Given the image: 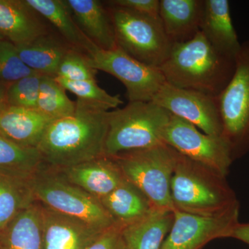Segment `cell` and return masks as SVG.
I'll use <instances>...</instances> for the list:
<instances>
[{"mask_svg": "<svg viewBox=\"0 0 249 249\" xmlns=\"http://www.w3.org/2000/svg\"><path fill=\"white\" fill-rule=\"evenodd\" d=\"M105 3L160 19V0H111Z\"/></svg>", "mask_w": 249, "mask_h": 249, "instance_id": "cell-33", "label": "cell"}, {"mask_svg": "<svg viewBox=\"0 0 249 249\" xmlns=\"http://www.w3.org/2000/svg\"><path fill=\"white\" fill-rule=\"evenodd\" d=\"M16 46L19 57L29 68L53 78L62 58L71 48L53 31L30 42Z\"/></svg>", "mask_w": 249, "mask_h": 249, "instance_id": "cell-21", "label": "cell"}, {"mask_svg": "<svg viewBox=\"0 0 249 249\" xmlns=\"http://www.w3.org/2000/svg\"><path fill=\"white\" fill-rule=\"evenodd\" d=\"M55 80L66 89L76 95L78 99L100 105L110 109H117L124 103L119 95L109 94L106 90L98 86L96 80L71 81L55 78Z\"/></svg>", "mask_w": 249, "mask_h": 249, "instance_id": "cell-28", "label": "cell"}, {"mask_svg": "<svg viewBox=\"0 0 249 249\" xmlns=\"http://www.w3.org/2000/svg\"><path fill=\"white\" fill-rule=\"evenodd\" d=\"M54 169L67 181L99 200L125 179L116 160L107 156L66 168Z\"/></svg>", "mask_w": 249, "mask_h": 249, "instance_id": "cell-14", "label": "cell"}, {"mask_svg": "<svg viewBox=\"0 0 249 249\" xmlns=\"http://www.w3.org/2000/svg\"><path fill=\"white\" fill-rule=\"evenodd\" d=\"M159 68L170 84L217 97L231 80L235 62L218 52L199 31L187 42L174 44Z\"/></svg>", "mask_w": 249, "mask_h": 249, "instance_id": "cell-2", "label": "cell"}, {"mask_svg": "<svg viewBox=\"0 0 249 249\" xmlns=\"http://www.w3.org/2000/svg\"><path fill=\"white\" fill-rule=\"evenodd\" d=\"M51 25L64 41L90 58L99 49L85 36L73 18L66 0H26Z\"/></svg>", "mask_w": 249, "mask_h": 249, "instance_id": "cell-20", "label": "cell"}, {"mask_svg": "<svg viewBox=\"0 0 249 249\" xmlns=\"http://www.w3.org/2000/svg\"><path fill=\"white\" fill-rule=\"evenodd\" d=\"M100 201L116 224L122 227L137 222L156 209L145 195L126 178Z\"/></svg>", "mask_w": 249, "mask_h": 249, "instance_id": "cell-23", "label": "cell"}, {"mask_svg": "<svg viewBox=\"0 0 249 249\" xmlns=\"http://www.w3.org/2000/svg\"><path fill=\"white\" fill-rule=\"evenodd\" d=\"M91 67L115 77L124 84L129 102H150L165 82L158 67L139 61L120 47L98 50L89 58Z\"/></svg>", "mask_w": 249, "mask_h": 249, "instance_id": "cell-10", "label": "cell"}, {"mask_svg": "<svg viewBox=\"0 0 249 249\" xmlns=\"http://www.w3.org/2000/svg\"><path fill=\"white\" fill-rule=\"evenodd\" d=\"M178 156L173 147L161 143L111 157L124 178L137 187L156 209L174 210L170 186Z\"/></svg>", "mask_w": 249, "mask_h": 249, "instance_id": "cell-6", "label": "cell"}, {"mask_svg": "<svg viewBox=\"0 0 249 249\" xmlns=\"http://www.w3.org/2000/svg\"><path fill=\"white\" fill-rule=\"evenodd\" d=\"M96 72L97 70L91 67L88 55L71 48L62 58L55 78L71 81L96 80Z\"/></svg>", "mask_w": 249, "mask_h": 249, "instance_id": "cell-31", "label": "cell"}, {"mask_svg": "<svg viewBox=\"0 0 249 249\" xmlns=\"http://www.w3.org/2000/svg\"><path fill=\"white\" fill-rule=\"evenodd\" d=\"M122 226L114 225L101 232L86 249H126Z\"/></svg>", "mask_w": 249, "mask_h": 249, "instance_id": "cell-32", "label": "cell"}, {"mask_svg": "<svg viewBox=\"0 0 249 249\" xmlns=\"http://www.w3.org/2000/svg\"><path fill=\"white\" fill-rule=\"evenodd\" d=\"M52 121L37 109L9 106L0 113V133L18 146L37 149Z\"/></svg>", "mask_w": 249, "mask_h": 249, "instance_id": "cell-18", "label": "cell"}, {"mask_svg": "<svg viewBox=\"0 0 249 249\" xmlns=\"http://www.w3.org/2000/svg\"><path fill=\"white\" fill-rule=\"evenodd\" d=\"M200 31L219 53L235 60L241 45L228 0H204Z\"/></svg>", "mask_w": 249, "mask_h": 249, "instance_id": "cell-16", "label": "cell"}, {"mask_svg": "<svg viewBox=\"0 0 249 249\" xmlns=\"http://www.w3.org/2000/svg\"><path fill=\"white\" fill-rule=\"evenodd\" d=\"M31 178L0 172V232L36 201Z\"/></svg>", "mask_w": 249, "mask_h": 249, "instance_id": "cell-25", "label": "cell"}, {"mask_svg": "<svg viewBox=\"0 0 249 249\" xmlns=\"http://www.w3.org/2000/svg\"><path fill=\"white\" fill-rule=\"evenodd\" d=\"M173 211V225L160 249H201L211 241L230 237L240 222V204L214 216Z\"/></svg>", "mask_w": 249, "mask_h": 249, "instance_id": "cell-11", "label": "cell"}, {"mask_svg": "<svg viewBox=\"0 0 249 249\" xmlns=\"http://www.w3.org/2000/svg\"><path fill=\"white\" fill-rule=\"evenodd\" d=\"M233 76L216 97L222 124V137L232 160L249 151V40L235 57Z\"/></svg>", "mask_w": 249, "mask_h": 249, "instance_id": "cell-7", "label": "cell"}, {"mask_svg": "<svg viewBox=\"0 0 249 249\" xmlns=\"http://www.w3.org/2000/svg\"><path fill=\"white\" fill-rule=\"evenodd\" d=\"M35 72L23 62L16 46L6 39H0V82L10 85Z\"/></svg>", "mask_w": 249, "mask_h": 249, "instance_id": "cell-29", "label": "cell"}, {"mask_svg": "<svg viewBox=\"0 0 249 249\" xmlns=\"http://www.w3.org/2000/svg\"><path fill=\"white\" fill-rule=\"evenodd\" d=\"M174 210L217 215L240 204L227 178L178 153L171 180Z\"/></svg>", "mask_w": 249, "mask_h": 249, "instance_id": "cell-3", "label": "cell"}, {"mask_svg": "<svg viewBox=\"0 0 249 249\" xmlns=\"http://www.w3.org/2000/svg\"><path fill=\"white\" fill-rule=\"evenodd\" d=\"M37 109L55 120L73 114L76 109V102L69 98L66 89L55 78L42 75Z\"/></svg>", "mask_w": 249, "mask_h": 249, "instance_id": "cell-27", "label": "cell"}, {"mask_svg": "<svg viewBox=\"0 0 249 249\" xmlns=\"http://www.w3.org/2000/svg\"><path fill=\"white\" fill-rule=\"evenodd\" d=\"M173 220V210L155 209L142 219L123 227L126 249H160Z\"/></svg>", "mask_w": 249, "mask_h": 249, "instance_id": "cell-22", "label": "cell"}, {"mask_svg": "<svg viewBox=\"0 0 249 249\" xmlns=\"http://www.w3.org/2000/svg\"><path fill=\"white\" fill-rule=\"evenodd\" d=\"M162 139L181 155L227 178L233 160L222 137L205 134L194 124L171 114Z\"/></svg>", "mask_w": 249, "mask_h": 249, "instance_id": "cell-9", "label": "cell"}, {"mask_svg": "<svg viewBox=\"0 0 249 249\" xmlns=\"http://www.w3.org/2000/svg\"><path fill=\"white\" fill-rule=\"evenodd\" d=\"M49 25L26 0H0V36L15 45L50 32Z\"/></svg>", "mask_w": 249, "mask_h": 249, "instance_id": "cell-15", "label": "cell"}, {"mask_svg": "<svg viewBox=\"0 0 249 249\" xmlns=\"http://www.w3.org/2000/svg\"><path fill=\"white\" fill-rule=\"evenodd\" d=\"M42 76L36 73L10 84L7 90L9 106L37 109Z\"/></svg>", "mask_w": 249, "mask_h": 249, "instance_id": "cell-30", "label": "cell"}, {"mask_svg": "<svg viewBox=\"0 0 249 249\" xmlns=\"http://www.w3.org/2000/svg\"><path fill=\"white\" fill-rule=\"evenodd\" d=\"M0 249H43L42 212L38 201L18 214L0 232Z\"/></svg>", "mask_w": 249, "mask_h": 249, "instance_id": "cell-24", "label": "cell"}, {"mask_svg": "<svg viewBox=\"0 0 249 249\" xmlns=\"http://www.w3.org/2000/svg\"><path fill=\"white\" fill-rule=\"evenodd\" d=\"M152 102L194 124L205 134L222 137V121L214 96L178 88L165 81Z\"/></svg>", "mask_w": 249, "mask_h": 249, "instance_id": "cell-12", "label": "cell"}, {"mask_svg": "<svg viewBox=\"0 0 249 249\" xmlns=\"http://www.w3.org/2000/svg\"><path fill=\"white\" fill-rule=\"evenodd\" d=\"M75 20L85 36L100 50L118 47L107 6L98 0H66Z\"/></svg>", "mask_w": 249, "mask_h": 249, "instance_id": "cell-19", "label": "cell"}, {"mask_svg": "<svg viewBox=\"0 0 249 249\" xmlns=\"http://www.w3.org/2000/svg\"><path fill=\"white\" fill-rule=\"evenodd\" d=\"M109 112L77 98L74 112L52 121L42 136L37 150L44 163L58 169L106 156Z\"/></svg>", "mask_w": 249, "mask_h": 249, "instance_id": "cell-1", "label": "cell"}, {"mask_svg": "<svg viewBox=\"0 0 249 249\" xmlns=\"http://www.w3.org/2000/svg\"><path fill=\"white\" fill-rule=\"evenodd\" d=\"M36 200L49 209L76 218L99 231L116 225L97 198L44 165L31 179Z\"/></svg>", "mask_w": 249, "mask_h": 249, "instance_id": "cell-5", "label": "cell"}, {"mask_svg": "<svg viewBox=\"0 0 249 249\" xmlns=\"http://www.w3.org/2000/svg\"><path fill=\"white\" fill-rule=\"evenodd\" d=\"M106 4L110 14L118 47L139 61L159 68L168 58L173 47L160 19Z\"/></svg>", "mask_w": 249, "mask_h": 249, "instance_id": "cell-8", "label": "cell"}, {"mask_svg": "<svg viewBox=\"0 0 249 249\" xmlns=\"http://www.w3.org/2000/svg\"><path fill=\"white\" fill-rule=\"evenodd\" d=\"M170 116L152 101L129 102L109 111L105 155L114 157L164 143L162 137Z\"/></svg>", "mask_w": 249, "mask_h": 249, "instance_id": "cell-4", "label": "cell"}, {"mask_svg": "<svg viewBox=\"0 0 249 249\" xmlns=\"http://www.w3.org/2000/svg\"><path fill=\"white\" fill-rule=\"evenodd\" d=\"M9 85L0 82V113L9 106L7 101V90Z\"/></svg>", "mask_w": 249, "mask_h": 249, "instance_id": "cell-35", "label": "cell"}, {"mask_svg": "<svg viewBox=\"0 0 249 249\" xmlns=\"http://www.w3.org/2000/svg\"><path fill=\"white\" fill-rule=\"evenodd\" d=\"M230 237L242 241L249 245V222H239L232 231Z\"/></svg>", "mask_w": 249, "mask_h": 249, "instance_id": "cell-34", "label": "cell"}, {"mask_svg": "<svg viewBox=\"0 0 249 249\" xmlns=\"http://www.w3.org/2000/svg\"><path fill=\"white\" fill-rule=\"evenodd\" d=\"M204 0H160V19L173 44L183 43L200 31Z\"/></svg>", "mask_w": 249, "mask_h": 249, "instance_id": "cell-17", "label": "cell"}, {"mask_svg": "<svg viewBox=\"0 0 249 249\" xmlns=\"http://www.w3.org/2000/svg\"><path fill=\"white\" fill-rule=\"evenodd\" d=\"M0 39H4V38H3L2 37H1V36H0Z\"/></svg>", "mask_w": 249, "mask_h": 249, "instance_id": "cell-36", "label": "cell"}, {"mask_svg": "<svg viewBox=\"0 0 249 249\" xmlns=\"http://www.w3.org/2000/svg\"><path fill=\"white\" fill-rule=\"evenodd\" d=\"M44 165L37 149L18 146L0 133V172L31 178Z\"/></svg>", "mask_w": 249, "mask_h": 249, "instance_id": "cell-26", "label": "cell"}, {"mask_svg": "<svg viewBox=\"0 0 249 249\" xmlns=\"http://www.w3.org/2000/svg\"><path fill=\"white\" fill-rule=\"evenodd\" d=\"M40 206L43 249H86L104 231L45 205Z\"/></svg>", "mask_w": 249, "mask_h": 249, "instance_id": "cell-13", "label": "cell"}]
</instances>
